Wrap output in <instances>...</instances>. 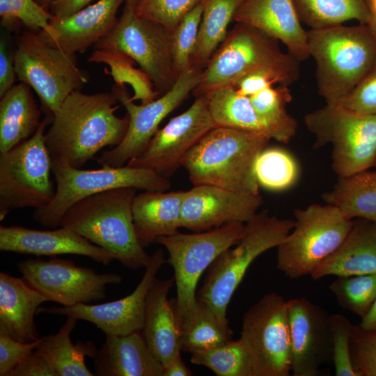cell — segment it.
Returning <instances> with one entry per match:
<instances>
[{"mask_svg":"<svg viewBox=\"0 0 376 376\" xmlns=\"http://www.w3.org/2000/svg\"><path fill=\"white\" fill-rule=\"evenodd\" d=\"M89 62L103 63L109 65L115 84H129L132 86V100L149 103L159 97L148 75L141 68L134 67L135 61L125 54L111 49H97L89 56Z\"/></svg>","mask_w":376,"mask_h":376,"instance_id":"8d00e7d4","label":"cell"},{"mask_svg":"<svg viewBox=\"0 0 376 376\" xmlns=\"http://www.w3.org/2000/svg\"><path fill=\"white\" fill-rule=\"evenodd\" d=\"M10 376H57L48 360L35 350L13 371Z\"/></svg>","mask_w":376,"mask_h":376,"instance_id":"c3c4849f","label":"cell"},{"mask_svg":"<svg viewBox=\"0 0 376 376\" xmlns=\"http://www.w3.org/2000/svg\"><path fill=\"white\" fill-rule=\"evenodd\" d=\"M92 0H52L49 13L54 18L67 17L88 6Z\"/></svg>","mask_w":376,"mask_h":376,"instance_id":"f907efd6","label":"cell"},{"mask_svg":"<svg viewBox=\"0 0 376 376\" xmlns=\"http://www.w3.org/2000/svg\"><path fill=\"white\" fill-rule=\"evenodd\" d=\"M171 33L162 25L138 15L125 3L115 27L95 47L115 49L132 58L150 78L159 97L170 91L178 78Z\"/></svg>","mask_w":376,"mask_h":376,"instance_id":"4fadbf2b","label":"cell"},{"mask_svg":"<svg viewBox=\"0 0 376 376\" xmlns=\"http://www.w3.org/2000/svg\"><path fill=\"white\" fill-rule=\"evenodd\" d=\"M332 338V362L336 376H357L350 357V338L353 324L340 313L330 315Z\"/></svg>","mask_w":376,"mask_h":376,"instance_id":"ee69618b","label":"cell"},{"mask_svg":"<svg viewBox=\"0 0 376 376\" xmlns=\"http://www.w3.org/2000/svg\"><path fill=\"white\" fill-rule=\"evenodd\" d=\"M201 0H142L136 13L157 22L171 33L179 22Z\"/></svg>","mask_w":376,"mask_h":376,"instance_id":"b9f144b4","label":"cell"},{"mask_svg":"<svg viewBox=\"0 0 376 376\" xmlns=\"http://www.w3.org/2000/svg\"><path fill=\"white\" fill-rule=\"evenodd\" d=\"M136 190L121 187L87 197L66 212L60 226L103 248L129 269L146 268L151 256L139 243L134 227Z\"/></svg>","mask_w":376,"mask_h":376,"instance_id":"3957f363","label":"cell"},{"mask_svg":"<svg viewBox=\"0 0 376 376\" xmlns=\"http://www.w3.org/2000/svg\"><path fill=\"white\" fill-rule=\"evenodd\" d=\"M45 301L23 277L0 273V330L13 338L26 343L40 338L34 316Z\"/></svg>","mask_w":376,"mask_h":376,"instance_id":"4316f807","label":"cell"},{"mask_svg":"<svg viewBox=\"0 0 376 376\" xmlns=\"http://www.w3.org/2000/svg\"><path fill=\"white\" fill-rule=\"evenodd\" d=\"M255 175L258 185L269 191H281L295 185L299 176V168L288 151L266 147L256 159Z\"/></svg>","mask_w":376,"mask_h":376,"instance_id":"74e56055","label":"cell"},{"mask_svg":"<svg viewBox=\"0 0 376 376\" xmlns=\"http://www.w3.org/2000/svg\"><path fill=\"white\" fill-rule=\"evenodd\" d=\"M190 361L210 369L217 376H253L250 356L240 339L191 353Z\"/></svg>","mask_w":376,"mask_h":376,"instance_id":"f35d334b","label":"cell"},{"mask_svg":"<svg viewBox=\"0 0 376 376\" xmlns=\"http://www.w3.org/2000/svg\"><path fill=\"white\" fill-rule=\"evenodd\" d=\"M287 301L291 373L293 376H315L322 365L332 361L330 315L304 297Z\"/></svg>","mask_w":376,"mask_h":376,"instance_id":"d6986e66","label":"cell"},{"mask_svg":"<svg viewBox=\"0 0 376 376\" xmlns=\"http://www.w3.org/2000/svg\"><path fill=\"white\" fill-rule=\"evenodd\" d=\"M66 317L59 330L42 337L36 350L48 360L57 376H93L85 363V357L94 358L97 349L91 340L72 342L71 333L79 320Z\"/></svg>","mask_w":376,"mask_h":376,"instance_id":"f546056e","label":"cell"},{"mask_svg":"<svg viewBox=\"0 0 376 376\" xmlns=\"http://www.w3.org/2000/svg\"><path fill=\"white\" fill-rule=\"evenodd\" d=\"M115 94L71 93L53 114L45 139L52 161L81 169L107 146H116L129 125L127 113L116 115L120 107Z\"/></svg>","mask_w":376,"mask_h":376,"instance_id":"6da1fadb","label":"cell"},{"mask_svg":"<svg viewBox=\"0 0 376 376\" xmlns=\"http://www.w3.org/2000/svg\"><path fill=\"white\" fill-rule=\"evenodd\" d=\"M233 20L281 42L300 62L310 57L307 31L301 25L292 0H243Z\"/></svg>","mask_w":376,"mask_h":376,"instance_id":"603a6c76","label":"cell"},{"mask_svg":"<svg viewBox=\"0 0 376 376\" xmlns=\"http://www.w3.org/2000/svg\"><path fill=\"white\" fill-rule=\"evenodd\" d=\"M17 72L14 61L6 47L3 40L0 42V97L14 85Z\"/></svg>","mask_w":376,"mask_h":376,"instance_id":"681fc988","label":"cell"},{"mask_svg":"<svg viewBox=\"0 0 376 376\" xmlns=\"http://www.w3.org/2000/svg\"><path fill=\"white\" fill-rule=\"evenodd\" d=\"M304 122L315 137V148L331 145L332 168L338 178L376 166V114L326 103L307 113Z\"/></svg>","mask_w":376,"mask_h":376,"instance_id":"ba28073f","label":"cell"},{"mask_svg":"<svg viewBox=\"0 0 376 376\" xmlns=\"http://www.w3.org/2000/svg\"><path fill=\"white\" fill-rule=\"evenodd\" d=\"M202 72V69L191 68L178 77L167 93L140 105L134 103L124 84H115L111 91L125 108L130 118L129 125L120 143L112 149L104 150L96 158L97 162L102 166L119 167L139 156L159 130L163 119L192 93Z\"/></svg>","mask_w":376,"mask_h":376,"instance_id":"9a60e30c","label":"cell"},{"mask_svg":"<svg viewBox=\"0 0 376 376\" xmlns=\"http://www.w3.org/2000/svg\"><path fill=\"white\" fill-rule=\"evenodd\" d=\"M251 360L253 376H289L291 339L288 301L265 295L244 314L240 338Z\"/></svg>","mask_w":376,"mask_h":376,"instance_id":"5bb4252c","label":"cell"},{"mask_svg":"<svg viewBox=\"0 0 376 376\" xmlns=\"http://www.w3.org/2000/svg\"><path fill=\"white\" fill-rule=\"evenodd\" d=\"M244 231L245 224L230 222L206 231L178 232L155 240L166 249V261L174 270L176 297L172 304L180 332L196 304L202 274L221 253L241 240Z\"/></svg>","mask_w":376,"mask_h":376,"instance_id":"52a82bcc","label":"cell"},{"mask_svg":"<svg viewBox=\"0 0 376 376\" xmlns=\"http://www.w3.org/2000/svg\"><path fill=\"white\" fill-rule=\"evenodd\" d=\"M185 191H145L136 195L132 214L136 235L146 248L161 236H169L182 228V205Z\"/></svg>","mask_w":376,"mask_h":376,"instance_id":"83f0119b","label":"cell"},{"mask_svg":"<svg viewBox=\"0 0 376 376\" xmlns=\"http://www.w3.org/2000/svg\"><path fill=\"white\" fill-rule=\"evenodd\" d=\"M329 289L342 308L362 319L376 299V274L336 276Z\"/></svg>","mask_w":376,"mask_h":376,"instance_id":"ab89813d","label":"cell"},{"mask_svg":"<svg viewBox=\"0 0 376 376\" xmlns=\"http://www.w3.org/2000/svg\"><path fill=\"white\" fill-rule=\"evenodd\" d=\"M30 86L14 85L0 100V152H4L31 137L41 120Z\"/></svg>","mask_w":376,"mask_h":376,"instance_id":"f1b7e54d","label":"cell"},{"mask_svg":"<svg viewBox=\"0 0 376 376\" xmlns=\"http://www.w3.org/2000/svg\"><path fill=\"white\" fill-rule=\"evenodd\" d=\"M41 339L22 343L0 330V376H10L18 365L36 350Z\"/></svg>","mask_w":376,"mask_h":376,"instance_id":"7dc6e473","label":"cell"},{"mask_svg":"<svg viewBox=\"0 0 376 376\" xmlns=\"http://www.w3.org/2000/svg\"><path fill=\"white\" fill-rule=\"evenodd\" d=\"M350 352L357 376H376V330H366L353 324Z\"/></svg>","mask_w":376,"mask_h":376,"instance_id":"7bdbcfd3","label":"cell"},{"mask_svg":"<svg viewBox=\"0 0 376 376\" xmlns=\"http://www.w3.org/2000/svg\"><path fill=\"white\" fill-rule=\"evenodd\" d=\"M205 96L217 127L260 133L271 139L268 127L256 113L249 98L239 94L233 86L217 89Z\"/></svg>","mask_w":376,"mask_h":376,"instance_id":"d6a6232c","label":"cell"},{"mask_svg":"<svg viewBox=\"0 0 376 376\" xmlns=\"http://www.w3.org/2000/svg\"><path fill=\"white\" fill-rule=\"evenodd\" d=\"M13 61L18 79L35 91L47 115L56 113L89 79L87 72L77 66L75 55L48 43L38 31L19 37Z\"/></svg>","mask_w":376,"mask_h":376,"instance_id":"7c38bea8","label":"cell"},{"mask_svg":"<svg viewBox=\"0 0 376 376\" xmlns=\"http://www.w3.org/2000/svg\"><path fill=\"white\" fill-rule=\"evenodd\" d=\"M216 127L207 97H197L187 110L159 129L145 150L126 165L149 169L169 178L189 150Z\"/></svg>","mask_w":376,"mask_h":376,"instance_id":"e0dca14e","label":"cell"},{"mask_svg":"<svg viewBox=\"0 0 376 376\" xmlns=\"http://www.w3.org/2000/svg\"><path fill=\"white\" fill-rule=\"evenodd\" d=\"M363 274H376V223L357 218L342 244L310 276L318 280Z\"/></svg>","mask_w":376,"mask_h":376,"instance_id":"d4e9b609","label":"cell"},{"mask_svg":"<svg viewBox=\"0 0 376 376\" xmlns=\"http://www.w3.org/2000/svg\"><path fill=\"white\" fill-rule=\"evenodd\" d=\"M263 203L260 194L232 191L212 185L194 186L185 191L182 228L206 231L230 222L246 224Z\"/></svg>","mask_w":376,"mask_h":376,"instance_id":"ffe728a7","label":"cell"},{"mask_svg":"<svg viewBox=\"0 0 376 376\" xmlns=\"http://www.w3.org/2000/svg\"><path fill=\"white\" fill-rule=\"evenodd\" d=\"M337 104L359 113L376 114V62L356 86Z\"/></svg>","mask_w":376,"mask_h":376,"instance_id":"bcb514c9","label":"cell"},{"mask_svg":"<svg viewBox=\"0 0 376 376\" xmlns=\"http://www.w3.org/2000/svg\"><path fill=\"white\" fill-rule=\"evenodd\" d=\"M180 352L177 353L164 366L162 376H191L193 375L191 371L185 366Z\"/></svg>","mask_w":376,"mask_h":376,"instance_id":"816d5d0a","label":"cell"},{"mask_svg":"<svg viewBox=\"0 0 376 376\" xmlns=\"http://www.w3.org/2000/svg\"><path fill=\"white\" fill-rule=\"evenodd\" d=\"M294 226V221L257 212L245 224L244 234L233 248L221 253L206 272L196 299L228 324V304L251 263L263 253L276 247Z\"/></svg>","mask_w":376,"mask_h":376,"instance_id":"8992f818","label":"cell"},{"mask_svg":"<svg viewBox=\"0 0 376 376\" xmlns=\"http://www.w3.org/2000/svg\"><path fill=\"white\" fill-rule=\"evenodd\" d=\"M274 85L268 84L247 97L268 127L271 139L288 143L297 129V121L286 109L292 95L288 86Z\"/></svg>","mask_w":376,"mask_h":376,"instance_id":"836d02e7","label":"cell"},{"mask_svg":"<svg viewBox=\"0 0 376 376\" xmlns=\"http://www.w3.org/2000/svg\"><path fill=\"white\" fill-rule=\"evenodd\" d=\"M40 6L47 10L49 8L52 0H37L36 1Z\"/></svg>","mask_w":376,"mask_h":376,"instance_id":"9f6ffc18","label":"cell"},{"mask_svg":"<svg viewBox=\"0 0 376 376\" xmlns=\"http://www.w3.org/2000/svg\"><path fill=\"white\" fill-rule=\"evenodd\" d=\"M203 13L201 1L185 14L171 33V52L178 77L190 70Z\"/></svg>","mask_w":376,"mask_h":376,"instance_id":"60d3db41","label":"cell"},{"mask_svg":"<svg viewBox=\"0 0 376 376\" xmlns=\"http://www.w3.org/2000/svg\"><path fill=\"white\" fill-rule=\"evenodd\" d=\"M166 261L163 251H155L137 287L122 299L93 305L79 303L70 306L40 307L37 313L71 316L88 321L102 330L105 336H123L141 331L148 292Z\"/></svg>","mask_w":376,"mask_h":376,"instance_id":"ac0fdd59","label":"cell"},{"mask_svg":"<svg viewBox=\"0 0 376 376\" xmlns=\"http://www.w3.org/2000/svg\"><path fill=\"white\" fill-rule=\"evenodd\" d=\"M233 331L207 305L196 300L180 332L181 350L194 353L232 340Z\"/></svg>","mask_w":376,"mask_h":376,"instance_id":"e575fe53","label":"cell"},{"mask_svg":"<svg viewBox=\"0 0 376 376\" xmlns=\"http://www.w3.org/2000/svg\"><path fill=\"white\" fill-rule=\"evenodd\" d=\"M256 71L274 73L289 86L300 77V61L283 53L276 40L251 26L236 22L203 70L192 94L197 97L233 86Z\"/></svg>","mask_w":376,"mask_h":376,"instance_id":"277c9868","label":"cell"},{"mask_svg":"<svg viewBox=\"0 0 376 376\" xmlns=\"http://www.w3.org/2000/svg\"><path fill=\"white\" fill-rule=\"evenodd\" d=\"M94 359L95 375L162 376L163 365L148 347L141 331L106 336Z\"/></svg>","mask_w":376,"mask_h":376,"instance_id":"cb8c5ba5","label":"cell"},{"mask_svg":"<svg viewBox=\"0 0 376 376\" xmlns=\"http://www.w3.org/2000/svg\"><path fill=\"white\" fill-rule=\"evenodd\" d=\"M322 198L349 219L362 218L376 223V171L366 170L338 178Z\"/></svg>","mask_w":376,"mask_h":376,"instance_id":"4dcf8cb0","label":"cell"},{"mask_svg":"<svg viewBox=\"0 0 376 376\" xmlns=\"http://www.w3.org/2000/svg\"><path fill=\"white\" fill-rule=\"evenodd\" d=\"M23 279L48 301L70 306L104 299L107 285H117L123 277L115 273L98 274L60 258L27 259L17 263Z\"/></svg>","mask_w":376,"mask_h":376,"instance_id":"2e32d148","label":"cell"},{"mask_svg":"<svg viewBox=\"0 0 376 376\" xmlns=\"http://www.w3.org/2000/svg\"><path fill=\"white\" fill-rule=\"evenodd\" d=\"M0 250L38 256L79 255L104 265L114 260L112 255L103 248L63 226L40 230L21 226H1Z\"/></svg>","mask_w":376,"mask_h":376,"instance_id":"7402d4cb","label":"cell"},{"mask_svg":"<svg viewBox=\"0 0 376 376\" xmlns=\"http://www.w3.org/2000/svg\"><path fill=\"white\" fill-rule=\"evenodd\" d=\"M368 10V17L365 24L376 40V0H366Z\"/></svg>","mask_w":376,"mask_h":376,"instance_id":"f5cc1de1","label":"cell"},{"mask_svg":"<svg viewBox=\"0 0 376 376\" xmlns=\"http://www.w3.org/2000/svg\"><path fill=\"white\" fill-rule=\"evenodd\" d=\"M125 0H98L65 18L52 17L45 30L38 31L48 43L75 55L107 36L116 25V13Z\"/></svg>","mask_w":376,"mask_h":376,"instance_id":"44dd1931","label":"cell"},{"mask_svg":"<svg viewBox=\"0 0 376 376\" xmlns=\"http://www.w3.org/2000/svg\"><path fill=\"white\" fill-rule=\"evenodd\" d=\"M52 170L56 181L54 197L33 213V219L47 228L60 227L66 212L91 196L121 187L166 191L171 186L169 178L151 170L127 165L84 170L52 161Z\"/></svg>","mask_w":376,"mask_h":376,"instance_id":"8fae6325","label":"cell"},{"mask_svg":"<svg viewBox=\"0 0 376 376\" xmlns=\"http://www.w3.org/2000/svg\"><path fill=\"white\" fill-rule=\"evenodd\" d=\"M269 140L260 133L216 127L189 150L181 166L193 186L212 185L257 194L255 164Z\"/></svg>","mask_w":376,"mask_h":376,"instance_id":"7a4b0ae2","label":"cell"},{"mask_svg":"<svg viewBox=\"0 0 376 376\" xmlns=\"http://www.w3.org/2000/svg\"><path fill=\"white\" fill-rule=\"evenodd\" d=\"M52 119V114L46 115L31 137L0 152L1 221L11 210L38 209L54 197L56 186L50 178L52 159L45 139Z\"/></svg>","mask_w":376,"mask_h":376,"instance_id":"30bf717a","label":"cell"},{"mask_svg":"<svg viewBox=\"0 0 376 376\" xmlns=\"http://www.w3.org/2000/svg\"><path fill=\"white\" fill-rule=\"evenodd\" d=\"M142 0H125V3L128 4L134 10L140 4Z\"/></svg>","mask_w":376,"mask_h":376,"instance_id":"11a10c76","label":"cell"},{"mask_svg":"<svg viewBox=\"0 0 376 376\" xmlns=\"http://www.w3.org/2000/svg\"><path fill=\"white\" fill-rule=\"evenodd\" d=\"M301 23L312 29L343 24L350 20L366 24V0H292Z\"/></svg>","mask_w":376,"mask_h":376,"instance_id":"d590c367","label":"cell"},{"mask_svg":"<svg viewBox=\"0 0 376 376\" xmlns=\"http://www.w3.org/2000/svg\"><path fill=\"white\" fill-rule=\"evenodd\" d=\"M359 326L366 330H376V299L368 313L361 319Z\"/></svg>","mask_w":376,"mask_h":376,"instance_id":"db71d44e","label":"cell"},{"mask_svg":"<svg viewBox=\"0 0 376 376\" xmlns=\"http://www.w3.org/2000/svg\"><path fill=\"white\" fill-rule=\"evenodd\" d=\"M174 284L173 277L155 279L148 292L141 330L148 347L163 367L182 351L173 304L168 299Z\"/></svg>","mask_w":376,"mask_h":376,"instance_id":"484cf974","label":"cell"},{"mask_svg":"<svg viewBox=\"0 0 376 376\" xmlns=\"http://www.w3.org/2000/svg\"><path fill=\"white\" fill-rule=\"evenodd\" d=\"M203 13L191 66L203 69L226 39L228 24L243 0H201Z\"/></svg>","mask_w":376,"mask_h":376,"instance_id":"1f68e13d","label":"cell"},{"mask_svg":"<svg viewBox=\"0 0 376 376\" xmlns=\"http://www.w3.org/2000/svg\"><path fill=\"white\" fill-rule=\"evenodd\" d=\"M294 226L277 246L276 267L296 279L310 275L342 244L353 224L336 206L311 204L295 209Z\"/></svg>","mask_w":376,"mask_h":376,"instance_id":"9c48e42d","label":"cell"},{"mask_svg":"<svg viewBox=\"0 0 376 376\" xmlns=\"http://www.w3.org/2000/svg\"><path fill=\"white\" fill-rule=\"evenodd\" d=\"M307 42L318 93L327 104H337L376 62V40L365 24L310 29Z\"/></svg>","mask_w":376,"mask_h":376,"instance_id":"5b68a950","label":"cell"},{"mask_svg":"<svg viewBox=\"0 0 376 376\" xmlns=\"http://www.w3.org/2000/svg\"><path fill=\"white\" fill-rule=\"evenodd\" d=\"M0 15L3 24L21 21L33 30H45L52 15L35 0H0Z\"/></svg>","mask_w":376,"mask_h":376,"instance_id":"f6af8a7d","label":"cell"}]
</instances>
